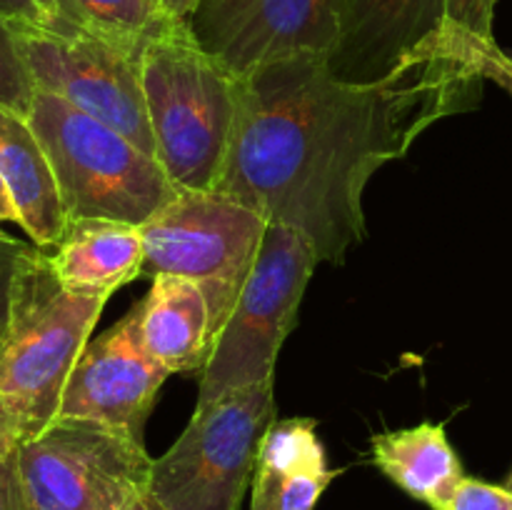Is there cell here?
<instances>
[{
  "label": "cell",
  "instance_id": "19",
  "mask_svg": "<svg viewBox=\"0 0 512 510\" xmlns=\"http://www.w3.org/2000/svg\"><path fill=\"white\" fill-rule=\"evenodd\" d=\"M498 0H443V45L458 58L488 68L503 50L493 35Z\"/></svg>",
  "mask_w": 512,
  "mask_h": 510
},
{
  "label": "cell",
  "instance_id": "28",
  "mask_svg": "<svg viewBox=\"0 0 512 510\" xmlns=\"http://www.w3.org/2000/svg\"><path fill=\"white\" fill-rule=\"evenodd\" d=\"M160 3L168 8L170 15H175L178 20H185V23H188L190 15L195 13V8H198L200 0H160Z\"/></svg>",
  "mask_w": 512,
  "mask_h": 510
},
{
  "label": "cell",
  "instance_id": "2",
  "mask_svg": "<svg viewBox=\"0 0 512 510\" xmlns=\"http://www.w3.org/2000/svg\"><path fill=\"white\" fill-rule=\"evenodd\" d=\"M103 305V298L65 290L48 250L25 243L0 338V403L18 440L43 433L58 420L63 390Z\"/></svg>",
  "mask_w": 512,
  "mask_h": 510
},
{
  "label": "cell",
  "instance_id": "22",
  "mask_svg": "<svg viewBox=\"0 0 512 510\" xmlns=\"http://www.w3.org/2000/svg\"><path fill=\"white\" fill-rule=\"evenodd\" d=\"M23 250H25L23 240L10 238V235H3V238H0V338H3L5 323H8L10 300H13L15 270H18V260Z\"/></svg>",
  "mask_w": 512,
  "mask_h": 510
},
{
  "label": "cell",
  "instance_id": "18",
  "mask_svg": "<svg viewBox=\"0 0 512 510\" xmlns=\"http://www.w3.org/2000/svg\"><path fill=\"white\" fill-rule=\"evenodd\" d=\"M50 13L135 55L185 23L160 0H50Z\"/></svg>",
  "mask_w": 512,
  "mask_h": 510
},
{
  "label": "cell",
  "instance_id": "14",
  "mask_svg": "<svg viewBox=\"0 0 512 510\" xmlns=\"http://www.w3.org/2000/svg\"><path fill=\"white\" fill-rule=\"evenodd\" d=\"M48 258L65 290L108 300L115 290L140 278L143 238L138 225L118 220H68L63 238L48 250Z\"/></svg>",
  "mask_w": 512,
  "mask_h": 510
},
{
  "label": "cell",
  "instance_id": "30",
  "mask_svg": "<svg viewBox=\"0 0 512 510\" xmlns=\"http://www.w3.org/2000/svg\"><path fill=\"white\" fill-rule=\"evenodd\" d=\"M43 5L48 8V13H50V0H43Z\"/></svg>",
  "mask_w": 512,
  "mask_h": 510
},
{
  "label": "cell",
  "instance_id": "9",
  "mask_svg": "<svg viewBox=\"0 0 512 510\" xmlns=\"http://www.w3.org/2000/svg\"><path fill=\"white\" fill-rule=\"evenodd\" d=\"M10 25L35 90H45L110 125L155 158V138L140 80L143 55L105 43L53 13L40 23Z\"/></svg>",
  "mask_w": 512,
  "mask_h": 510
},
{
  "label": "cell",
  "instance_id": "6",
  "mask_svg": "<svg viewBox=\"0 0 512 510\" xmlns=\"http://www.w3.org/2000/svg\"><path fill=\"white\" fill-rule=\"evenodd\" d=\"M275 380L195 405L188 428L153 460L150 493L173 510H240L275 423Z\"/></svg>",
  "mask_w": 512,
  "mask_h": 510
},
{
  "label": "cell",
  "instance_id": "8",
  "mask_svg": "<svg viewBox=\"0 0 512 510\" xmlns=\"http://www.w3.org/2000/svg\"><path fill=\"white\" fill-rule=\"evenodd\" d=\"M15 448L30 510H123L153 473L143 440L90 420L58 418Z\"/></svg>",
  "mask_w": 512,
  "mask_h": 510
},
{
  "label": "cell",
  "instance_id": "15",
  "mask_svg": "<svg viewBox=\"0 0 512 510\" xmlns=\"http://www.w3.org/2000/svg\"><path fill=\"white\" fill-rule=\"evenodd\" d=\"M0 178L30 243L55 248L68 228V215L53 168L28 118L8 108H0Z\"/></svg>",
  "mask_w": 512,
  "mask_h": 510
},
{
  "label": "cell",
  "instance_id": "23",
  "mask_svg": "<svg viewBox=\"0 0 512 510\" xmlns=\"http://www.w3.org/2000/svg\"><path fill=\"white\" fill-rule=\"evenodd\" d=\"M15 445L0 453V510H30L23 478H20L18 448Z\"/></svg>",
  "mask_w": 512,
  "mask_h": 510
},
{
  "label": "cell",
  "instance_id": "12",
  "mask_svg": "<svg viewBox=\"0 0 512 510\" xmlns=\"http://www.w3.org/2000/svg\"><path fill=\"white\" fill-rule=\"evenodd\" d=\"M338 8V45L328 60L335 78L373 83L415 60L450 53L443 0H338Z\"/></svg>",
  "mask_w": 512,
  "mask_h": 510
},
{
  "label": "cell",
  "instance_id": "1",
  "mask_svg": "<svg viewBox=\"0 0 512 510\" xmlns=\"http://www.w3.org/2000/svg\"><path fill=\"white\" fill-rule=\"evenodd\" d=\"M483 70L453 53L373 83L293 58L238 78L233 138L213 193L298 230L318 263H343L365 238L368 180L438 120L475 108Z\"/></svg>",
  "mask_w": 512,
  "mask_h": 510
},
{
  "label": "cell",
  "instance_id": "27",
  "mask_svg": "<svg viewBox=\"0 0 512 510\" xmlns=\"http://www.w3.org/2000/svg\"><path fill=\"white\" fill-rule=\"evenodd\" d=\"M3 223H18V213H15V205L13 200H10L8 188H5L3 178H0V238L8 235L3 230Z\"/></svg>",
  "mask_w": 512,
  "mask_h": 510
},
{
  "label": "cell",
  "instance_id": "4",
  "mask_svg": "<svg viewBox=\"0 0 512 510\" xmlns=\"http://www.w3.org/2000/svg\"><path fill=\"white\" fill-rule=\"evenodd\" d=\"M28 123L48 155L68 220L140 228L180 193L153 155L45 90H35Z\"/></svg>",
  "mask_w": 512,
  "mask_h": 510
},
{
  "label": "cell",
  "instance_id": "7",
  "mask_svg": "<svg viewBox=\"0 0 512 510\" xmlns=\"http://www.w3.org/2000/svg\"><path fill=\"white\" fill-rule=\"evenodd\" d=\"M318 255L298 230L268 223L258 260L200 370L198 405L275 380V363L298 320Z\"/></svg>",
  "mask_w": 512,
  "mask_h": 510
},
{
  "label": "cell",
  "instance_id": "16",
  "mask_svg": "<svg viewBox=\"0 0 512 510\" xmlns=\"http://www.w3.org/2000/svg\"><path fill=\"white\" fill-rule=\"evenodd\" d=\"M140 335L148 353L170 375L203 370L213 350L203 290L178 275L153 278L148 295L140 300Z\"/></svg>",
  "mask_w": 512,
  "mask_h": 510
},
{
  "label": "cell",
  "instance_id": "25",
  "mask_svg": "<svg viewBox=\"0 0 512 510\" xmlns=\"http://www.w3.org/2000/svg\"><path fill=\"white\" fill-rule=\"evenodd\" d=\"M485 78L498 80L503 88H508L512 93V58H508L505 53H498L485 68Z\"/></svg>",
  "mask_w": 512,
  "mask_h": 510
},
{
  "label": "cell",
  "instance_id": "11",
  "mask_svg": "<svg viewBox=\"0 0 512 510\" xmlns=\"http://www.w3.org/2000/svg\"><path fill=\"white\" fill-rule=\"evenodd\" d=\"M168 370L148 353L140 335V303L80 353L63 390L58 418L90 420L143 440L145 420Z\"/></svg>",
  "mask_w": 512,
  "mask_h": 510
},
{
  "label": "cell",
  "instance_id": "17",
  "mask_svg": "<svg viewBox=\"0 0 512 510\" xmlns=\"http://www.w3.org/2000/svg\"><path fill=\"white\" fill-rule=\"evenodd\" d=\"M373 463L403 493L430 510H450L465 475L443 423L373 435Z\"/></svg>",
  "mask_w": 512,
  "mask_h": 510
},
{
  "label": "cell",
  "instance_id": "13",
  "mask_svg": "<svg viewBox=\"0 0 512 510\" xmlns=\"http://www.w3.org/2000/svg\"><path fill=\"white\" fill-rule=\"evenodd\" d=\"M335 475L318 438V420L275 418L260 445L250 510H315Z\"/></svg>",
  "mask_w": 512,
  "mask_h": 510
},
{
  "label": "cell",
  "instance_id": "29",
  "mask_svg": "<svg viewBox=\"0 0 512 510\" xmlns=\"http://www.w3.org/2000/svg\"><path fill=\"white\" fill-rule=\"evenodd\" d=\"M18 443V438H15V430H13V423H10L8 413H5L3 403H0V453L8 448H13V445Z\"/></svg>",
  "mask_w": 512,
  "mask_h": 510
},
{
  "label": "cell",
  "instance_id": "10",
  "mask_svg": "<svg viewBox=\"0 0 512 510\" xmlns=\"http://www.w3.org/2000/svg\"><path fill=\"white\" fill-rule=\"evenodd\" d=\"M188 28L233 75L293 58L330 60L340 33L338 0H200Z\"/></svg>",
  "mask_w": 512,
  "mask_h": 510
},
{
  "label": "cell",
  "instance_id": "26",
  "mask_svg": "<svg viewBox=\"0 0 512 510\" xmlns=\"http://www.w3.org/2000/svg\"><path fill=\"white\" fill-rule=\"evenodd\" d=\"M123 510H173V508H170V505H165L155 493H150V488H145L143 493L135 495V498L130 500Z\"/></svg>",
  "mask_w": 512,
  "mask_h": 510
},
{
  "label": "cell",
  "instance_id": "24",
  "mask_svg": "<svg viewBox=\"0 0 512 510\" xmlns=\"http://www.w3.org/2000/svg\"><path fill=\"white\" fill-rule=\"evenodd\" d=\"M0 18L8 23H40L48 18L43 0H0Z\"/></svg>",
  "mask_w": 512,
  "mask_h": 510
},
{
  "label": "cell",
  "instance_id": "5",
  "mask_svg": "<svg viewBox=\"0 0 512 510\" xmlns=\"http://www.w3.org/2000/svg\"><path fill=\"white\" fill-rule=\"evenodd\" d=\"M268 220L218 193L180 190L160 213L140 225V278L178 275L203 290L213 343L228 323L250 278Z\"/></svg>",
  "mask_w": 512,
  "mask_h": 510
},
{
  "label": "cell",
  "instance_id": "20",
  "mask_svg": "<svg viewBox=\"0 0 512 510\" xmlns=\"http://www.w3.org/2000/svg\"><path fill=\"white\" fill-rule=\"evenodd\" d=\"M33 100L35 83L20 53L13 25L0 18V108L28 118Z\"/></svg>",
  "mask_w": 512,
  "mask_h": 510
},
{
  "label": "cell",
  "instance_id": "3",
  "mask_svg": "<svg viewBox=\"0 0 512 510\" xmlns=\"http://www.w3.org/2000/svg\"><path fill=\"white\" fill-rule=\"evenodd\" d=\"M140 80L160 168L178 190L213 193L233 138L238 75L183 23L145 48Z\"/></svg>",
  "mask_w": 512,
  "mask_h": 510
},
{
  "label": "cell",
  "instance_id": "21",
  "mask_svg": "<svg viewBox=\"0 0 512 510\" xmlns=\"http://www.w3.org/2000/svg\"><path fill=\"white\" fill-rule=\"evenodd\" d=\"M450 510H512V488L485 483L468 475L460 483Z\"/></svg>",
  "mask_w": 512,
  "mask_h": 510
}]
</instances>
